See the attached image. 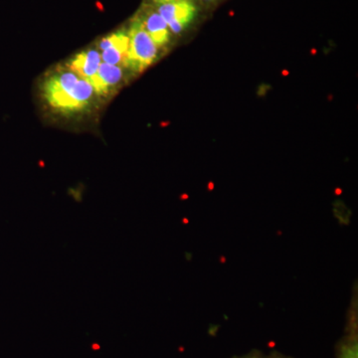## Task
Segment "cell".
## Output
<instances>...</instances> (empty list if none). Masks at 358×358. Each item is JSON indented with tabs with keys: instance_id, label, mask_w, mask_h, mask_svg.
I'll return each mask as SVG.
<instances>
[{
	"instance_id": "cell-1",
	"label": "cell",
	"mask_w": 358,
	"mask_h": 358,
	"mask_svg": "<svg viewBox=\"0 0 358 358\" xmlns=\"http://www.w3.org/2000/svg\"><path fill=\"white\" fill-rule=\"evenodd\" d=\"M43 94L54 109L74 112L89 105L94 88L72 71H60L45 82Z\"/></svg>"
},
{
	"instance_id": "cell-2",
	"label": "cell",
	"mask_w": 358,
	"mask_h": 358,
	"mask_svg": "<svg viewBox=\"0 0 358 358\" xmlns=\"http://www.w3.org/2000/svg\"><path fill=\"white\" fill-rule=\"evenodd\" d=\"M129 37V52L124 63L131 69L140 72L154 63L157 56V47L140 20L131 26Z\"/></svg>"
},
{
	"instance_id": "cell-3",
	"label": "cell",
	"mask_w": 358,
	"mask_h": 358,
	"mask_svg": "<svg viewBox=\"0 0 358 358\" xmlns=\"http://www.w3.org/2000/svg\"><path fill=\"white\" fill-rule=\"evenodd\" d=\"M159 14L173 33H180L194 20L196 7L189 0H178L162 4Z\"/></svg>"
},
{
	"instance_id": "cell-4",
	"label": "cell",
	"mask_w": 358,
	"mask_h": 358,
	"mask_svg": "<svg viewBox=\"0 0 358 358\" xmlns=\"http://www.w3.org/2000/svg\"><path fill=\"white\" fill-rule=\"evenodd\" d=\"M129 46V34L122 31L114 33L101 41V58L107 64L117 66L120 63H124L128 55Z\"/></svg>"
},
{
	"instance_id": "cell-5",
	"label": "cell",
	"mask_w": 358,
	"mask_h": 358,
	"mask_svg": "<svg viewBox=\"0 0 358 358\" xmlns=\"http://www.w3.org/2000/svg\"><path fill=\"white\" fill-rule=\"evenodd\" d=\"M101 64H102L101 54L96 50H88L75 56V58L71 61L69 67L78 77L90 82L92 78L95 76Z\"/></svg>"
},
{
	"instance_id": "cell-6",
	"label": "cell",
	"mask_w": 358,
	"mask_h": 358,
	"mask_svg": "<svg viewBox=\"0 0 358 358\" xmlns=\"http://www.w3.org/2000/svg\"><path fill=\"white\" fill-rule=\"evenodd\" d=\"M122 77V71L119 66L102 63L95 76L92 78L90 84L93 86L94 92L99 95H103L107 94L110 88L119 84Z\"/></svg>"
},
{
	"instance_id": "cell-7",
	"label": "cell",
	"mask_w": 358,
	"mask_h": 358,
	"mask_svg": "<svg viewBox=\"0 0 358 358\" xmlns=\"http://www.w3.org/2000/svg\"><path fill=\"white\" fill-rule=\"evenodd\" d=\"M145 30L157 47L164 46L169 41V28L164 18L159 13H152L145 20Z\"/></svg>"
},
{
	"instance_id": "cell-8",
	"label": "cell",
	"mask_w": 358,
	"mask_h": 358,
	"mask_svg": "<svg viewBox=\"0 0 358 358\" xmlns=\"http://www.w3.org/2000/svg\"><path fill=\"white\" fill-rule=\"evenodd\" d=\"M338 358H358L357 336L355 334V327H352V334L346 336L339 345Z\"/></svg>"
},
{
	"instance_id": "cell-9",
	"label": "cell",
	"mask_w": 358,
	"mask_h": 358,
	"mask_svg": "<svg viewBox=\"0 0 358 358\" xmlns=\"http://www.w3.org/2000/svg\"><path fill=\"white\" fill-rule=\"evenodd\" d=\"M241 358H264L262 355H259V353H252V355H246V357H243Z\"/></svg>"
},
{
	"instance_id": "cell-10",
	"label": "cell",
	"mask_w": 358,
	"mask_h": 358,
	"mask_svg": "<svg viewBox=\"0 0 358 358\" xmlns=\"http://www.w3.org/2000/svg\"><path fill=\"white\" fill-rule=\"evenodd\" d=\"M155 1L162 6V4L169 3V2L178 1V0H155Z\"/></svg>"
},
{
	"instance_id": "cell-11",
	"label": "cell",
	"mask_w": 358,
	"mask_h": 358,
	"mask_svg": "<svg viewBox=\"0 0 358 358\" xmlns=\"http://www.w3.org/2000/svg\"><path fill=\"white\" fill-rule=\"evenodd\" d=\"M272 358H286V357H281V355H274V357H273Z\"/></svg>"
},
{
	"instance_id": "cell-12",
	"label": "cell",
	"mask_w": 358,
	"mask_h": 358,
	"mask_svg": "<svg viewBox=\"0 0 358 358\" xmlns=\"http://www.w3.org/2000/svg\"><path fill=\"white\" fill-rule=\"evenodd\" d=\"M205 1H213V0H205Z\"/></svg>"
}]
</instances>
